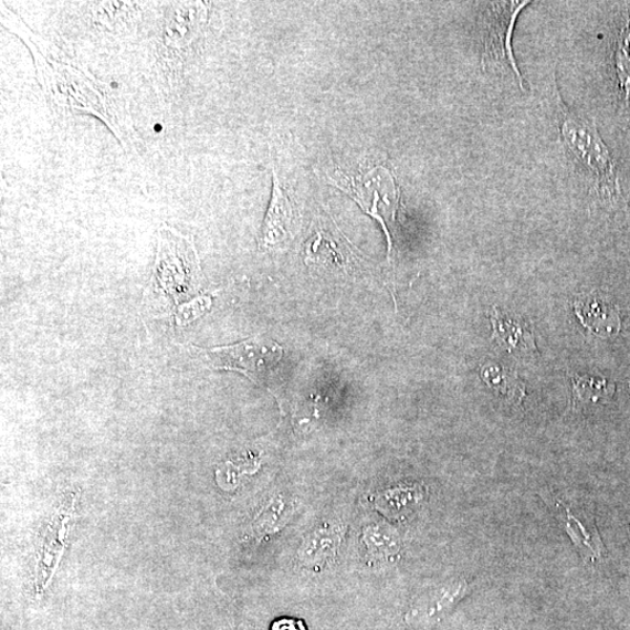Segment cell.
<instances>
[{"mask_svg": "<svg viewBox=\"0 0 630 630\" xmlns=\"http://www.w3.org/2000/svg\"><path fill=\"white\" fill-rule=\"evenodd\" d=\"M2 23L24 41L34 61L42 91L60 112L99 118L125 146L126 130L122 113L107 83L98 81L80 62L53 42L33 33L23 20L2 3Z\"/></svg>", "mask_w": 630, "mask_h": 630, "instance_id": "1", "label": "cell"}, {"mask_svg": "<svg viewBox=\"0 0 630 630\" xmlns=\"http://www.w3.org/2000/svg\"><path fill=\"white\" fill-rule=\"evenodd\" d=\"M203 275L191 238L162 223L157 231L153 276L144 291L143 305L168 315L199 293Z\"/></svg>", "mask_w": 630, "mask_h": 630, "instance_id": "2", "label": "cell"}, {"mask_svg": "<svg viewBox=\"0 0 630 630\" xmlns=\"http://www.w3.org/2000/svg\"><path fill=\"white\" fill-rule=\"evenodd\" d=\"M564 115L560 134L566 146L596 177L600 187L607 191H616L618 186L616 161L602 141L595 123L570 112Z\"/></svg>", "mask_w": 630, "mask_h": 630, "instance_id": "3", "label": "cell"}, {"mask_svg": "<svg viewBox=\"0 0 630 630\" xmlns=\"http://www.w3.org/2000/svg\"><path fill=\"white\" fill-rule=\"evenodd\" d=\"M217 369L238 371L252 382H264L283 356V348L265 336H255L243 343L202 350Z\"/></svg>", "mask_w": 630, "mask_h": 630, "instance_id": "4", "label": "cell"}, {"mask_svg": "<svg viewBox=\"0 0 630 630\" xmlns=\"http://www.w3.org/2000/svg\"><path fill=\"white\" fill-rule=\"evenodd\" d=\"M529 2L490 3L483 20V61L511 69L521 86L523 78L516 66L512 48V35L515 21L523 8Z\"/></svg>", "mask_w": 630, "mask_h": 630, "instance_id": "5", "label": "cell"}, {"mask_svg": "<svg viewBox=\"0 0 630 630\" xmlns=\"http://www.w3.org/2000/svg\"><path fill=\"white\" fill-rule=\"evenodd\" d=\"M208 11L201 2H179L168 8L162 25V44L174 56L182 57L201 39Z\"/></svg>", "mask_w": 630, "mask_h": 630, "instance_id": "6", "label": "cell"}, {"mask_svg": "<svg viewBox=\"0 0 630 630\" xmlns=\"http://www.w3.org/2000/svg\"><path fill=\"white\" fill-rule=\"evenodd\" d=\"M293 218L292 203L273 170L272 198L262 228L261 249L271 250L284 245L292 238Z\"/></svg>", "mask_w": 630, "mask_h": 630, "instance_id": "7", "label": "cell"}, {"mask_svg": "<svg viewBox=\"0 0 630 630\" xmlns=\"http://www.w3.org/2000/svg\"><path fill=\"white\" fill-rule=\"evenodd\" d=\"M468 584L465 581H455L440 587L428 597L422 598L413 605L406 620L410 624L428 626L433 624L443 619L451 609L468 592Z\"/></svg>", "mask_w": 630, "mask_h": 630, "instance_id": "8", "label": "cell"}, {"mask_svg": "<svg viewBox=\"0 0 630 630\" xmlns=\"http://www.w3.org/2000/svg\"><path fill=\"white\" fill-rule=\"evenodd\" d=\"M574 308L581 325L601 338H609L620 330L617 307L596 292L577 298Z\"/></svg>", "mask_w": 630, "mask_h": 630, "instance_id": "9", "label": "cell"}, {"mask_svg": "<svg viewBox=\"0 0 630 630\" xmlns=\"http://www.w3.org/2000/svg\"><path fill=\"white\" fill-rule=\"evenodd\" d=\"M344 533L340 525L333 524H324L313 532L300 549L298 558L302 565L307 569L318 570L332 563L340 549Z\"/></svg>", "mask_w": 630, "mask_h": 630, "instance_id": "10", "label": "cell"}, {"mask_svg": "<svg viewBox=\"0 0 630 630\" xmlns=\"http://www.w3.org/2000/svg\"><path fill=\"white\" fill-rule=\"evenodd\" d=\"M493 340L510 353L536 349L534 333L529 325L501 313L496 307L491 313Z\"/></svg>", "mask_w": 630, "mask_h": 630, "instance_id": "11", "label": "cell"}, {"mask_svg": "<svg viewBox=\"0 0 630 630\" xmlns=\"http://www.w3.org/2000/svg\"><path fill=\"white\" fill-rule=\"evenodd\" d=\"M616 386L606 378L576 375L573 378V402L580 405H595L615 395Z\"/></svg>", "mask_w": 630, "mask_h": 630, "instance_id": "12", "label": "cell"}, {"mask_svg": "<svg viewBox=\"0 0 630 630\" xmlns=\"http://www.w3.org/2000/svg\"><path fill=\"white\" fill-rule=\"evenodd\" d=\"M481 377L483 382L493 388L496 392L508 399H513V401L522 402L525 396V389L515 372L496 365H491L481 367Z\"/></svg>", "mask_w": 630, "mask_h": 630, "instance_id": "13", "label": "cell"}, {"mask_svg": "<svg viewBox=\"0 0 630 630\" xmlns=\"http://www.w3.org/2000/svg\"><path fill=\"white\" fill-rule=\"evenodd\" d=\"M419 494L416 486L390 489L378 495L376 508L388 516L398 517L410 511L412 506H416L420 498Z\"/></svg>", "mask_w": 630, "mask_h": 630, "instance_id": "14", "label": "cell"}, {"mask_svg": "<svg viewBox=\"0 0 630 630\" xmlns=\"http://www.w3.org/2000/svg\"><path fill=\"white\" fill-rule=\"evenodd\" d=\"M364 532V542L370 559L387 561L398 553L397 539L380 525H369Z\"/></svg>", "mask_w": 630, "mask_h": 630, "instance_id": "15", "label": "cell"}, {"mask_svg": "<svg viewBox=\"0 0 630 630\" xmlns=\"http://www.w3.org/2000/svg\"><path fill=\"white\" fill-rule=\"evenodd\" d=\"M286 504L281 496L271 498L266 506L252 523V531L259 537L276 533L281 528L283 518L285 517Z\"/></svg>", "mask_w": 630, "mask_h": 630, "instance_id": "16", "label": "cell"}, {"mask_svg": "<svg viewBox=\"0 0 630 630\" xmlns=\"http://www.w3.org/2000/svg\"><path fill=\"white\" fill-rule=\"evenodd\" d=\"M212 305V298L209 296H200L191 303L180 305L176 313V324L186 326L201 317Z\"/></svg>", "mask_w": 630, "mask_h": 630, "instance_id": "17", "label": "cell"}, {"mask_svg": "<svg viewBox=\"0 0 630 630\" xmlns=\"http://www.w3.org/2000/svg\"><path fill=\"white\" fill-rule=\"evenodd\" d=\"M567 519H569V522H567V531L569 532L567 533L570 534L577 546L584 545L588 550L598 555V548H596L595 544H598L599 542L595 540V538L586 532L585 525H582L570 511L567 512Z\"/></svg>", "mask_w": 630, "mask_h": 630, "instance_id": "18", "label": "cell"}]
</instances>
